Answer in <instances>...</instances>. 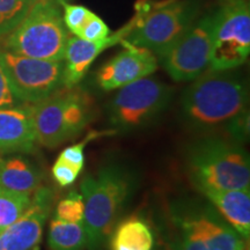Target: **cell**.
Returning a JSON list of instances; mask_svg holds the SVG:
<instances>
[{"label": "cell", "mask_w": 250, "mask_h": 250, "mask_svg": "<svg viewBox=\"0 0 250 250\" xmlns=\"http://www.w3.org/2000/svg\"><path fill=\"white\" fill-rule=\"evenodd\" d=\"M248 87L230 70H206L181 100V118L190 129L208 131L226 125L248 107Z\"/></svg>", "instance_id": "1"}, {"label": "cell", "mask_w": 250, "mask_h": 250, "mask_svg": "<svg viewBox=\"0 0 250 250\" xmlns=\"http://www.w3.org/2000/svg\"><path fill=\"white\" fill-rule=\"evenodd\" d=\"M136 182L133 171L120 164L104 166L96 175H87L83 180L87 249L102 250L133 195Z\"/></svg>", "instance_id": "2"}, {"label": "cell", "mask_w": 250, "mask_h": 250, "mask_svg": "<svg viewBox=\"0 0 250 250\" xmlns=\"http://www.w3.org/2000/svg\"><path fill=\"white\" fill-rule=\"evenodd\" d=\"M190 179L201 189H248L249 155L240 143L206 137L190 146L187 154Z\"/></svg>", "instance_id": "3"}, {"label": "cell", "mask_w": 250, "mask_h": 250, "mask_svg": "<svg viewBox=\"0 0 250 250\" xmlns=\"http://www.w3.org/2000/svg\"><path fill=\"white\" fill-rule=\"evenodd\" d=\"M54 0H35L26 17L6 36L4 48L17 55L64 61L68 30Z\"/></svg>", "instance_id": "4"}, {"label": "cell", "mask_w": 250, "mask_h": 250, "mask_svg": "<svg viewBox=\"0 0 250 250\" xmlns=\"http://www.w3.org/2000/svg\"><path fill=\"white\" fill-rule=\"evenodd\" d=\"M170 218L179 233V250H248L247 240L233 229L213 206L197 201L171 206Z\"/></svg>", "instance_id": "5"}, {"label": "cell", "mask_w": 250, "mask_h": 250, "mask_svg": "<svg viewBox=\"0 0 250 250\" xmlns=\"http://www.w3.org/2000/svg\"><path fill=\"white\" fill-rule=\"evenodd\" d=\"M36 142L55 148L78 136L93 118L92 102L74 87H62L50 98L30 104Z\"/></svg>", "instance_id": "6"}, {"label": "cell", "mask_w": 250, "mask_h": 250, "mask_svg": "<svg viewBox=\"0 0 250 250\" xmlns=\"http://www.w3.org/2000/svg\"><path fill=\"white\" fill-rule=\"evenodd\" d=\"M140 17L125 41L156 56L165 54L179 41L197 19L198 9L191 1L173 0L158 7H137Z\"/></svg>", "instance_id": "7"}, {"label": "cell", "mask_w": 250, "mask_h": 250, "mask_svg": "<svg viewBox=\"0 0 250 250\" xmlns=\"http://www.w3.org/2000/svg\"><path fill=\"white\" fill-rule=\"evenodd\" d=\"M173 89L154 78H142L121 87L109 107V120L117 131L129 132L155 122L169 104Z\"/></svg>", "instance_id": "8"}, {"label": "cell", "mask_w": 250, "mask_h": 250, "mask_svg": "<svg viewBox=\"0 0 250 250\" xmlns=\"http://www.w3.org/2000/svg\"><path fill=\"white\" fill-rule=\"evenodd\" d=\"M0 64L11 88L22 103H37L64 87V61H44L0 48Z\"/></svg>", "instance_id": "9"}, {"label": "cell", "mask_w": 250, "mask_h": 250, "mask_svg": "<svg viewBox=\"0 0 250 250\" xmlns=\"http://www.w3.org/2000/svg\"><path fill=\"white\" fill-rule=\"evenodd\" d=\"M210 68L239 67L250 52V7L248 0H225L215 12Z\"/></svg>", "instance_id": "10"}, {"label": "cell", "mask_w": 250, "mask_h": 250, "mask_svg": "<svg viewBox=\"0 0 250 250\" xmlns=\"http://www.w3.org/2000/svg\"><path fill=\"white\" fill-rule=\"evenodd\" d=\"M215 14L196 19L187 33L159 56L162 66L175 81H191L210 67Z\"/></svg>", "instance_id": "11"}, {"label": "cell", "mask_w": 250, "mask_h": 250, "mask_svg": "<svg viewBox=\"0 0 250 250\" xmlns=\"http://www.w3.org/2000/svg\"><path fill=\"white\" fill-rule=\"evenodd\" d=\"M125 48L100 68L96 74L99 86L104 90L120 89L133 81L151 76L158 68V58L149 50L130 44L123 40Z\"/></svg>", "instance_id": "12"}, {"label": "cell", "mask_w": 250, "mask_h": 250, "mask_svg": "<svg viewBox=\"0 0 250 250\" xmlns=\"http://www.w3.org/2000/svg\"><path fill=\"white\" fill-rule=\"evenodd\" d=\"M52 199L54 196L48 188L41 187L33 193L27 211L1 233L4 250H40Z\"/></svg>", "instance_id": "13"}, {"label": "cell", "mask_w": 250, "mask_h": 250, "mask_svg": "<svg viewBox=\"0 0 250 250\" xmlns=\"http://www.w3.org/2000/svg\"><path fill=\"white\" fill-rule=\"evenodd\" d=\"M140 17L139 11L123 28L117 33L99 41H86L80 37H68L66 50H65V72H64V87L71 88L76 87L86 76L87 71L93 64V62L101 55L104 50L117 44L125 40L133 30Z\"/></svg>", "instance_id": "14"}, {"label": "cell", "mask_w": 250, "mask_h": 250, "mask_svg": "<svg viewBox=\"0 0 250 250\" xmlns=\"http://www.w3.org/2000/svg\"><path fill=\"white\" fill-rule=\"evenodd\" d=\"M36 146L29 103L0 108V153H31Z\"/></svg>", "instance_id": "15"}, {"label": "cell", "mask_w": 250, "mask_h": 250, "mask_svg": "<svg viewBox=\"0 0 250 250\" xmlns=\"http://www.w3.org/2000/svg\"><path fill=\"white\" fill-rule=\"evenodd\" d=\"M212 206L233 229L248 241L250 235V190L201 189Z\"/></svg>", "instance_id": "16"}, {"label": "cell", "mask_w": 250, "mask_h": 250, "mask_svg": "<svg viewBox=\"0 0 250 250\" xmlns=\"http://www.w3.org/2000/svg\"><path fill=\"white\" fill-rule=\"evenodd\" d=\"M43 180L40 168L23 155L0 158V189L33 195Z\"/></svg>", "instance_id": "17"}, {"label": "cell", "mask_w": 250, "mask_h": 250, "mask_svg": "<svg viewBox=\"0 0 250 250\" xmlns=\"http://www.w3.org/2000/svg\"><path fill=\"white\" fill-rule=\"evenodd\" d=\"M110 250H153L154 234L149 225L137 215L118 223L109 237Z\"/></svg>", "instance_id": "18"}, {"label": "cell", "mask_w": 250, "mask_h": 250, "mask_svg": "<svg viewBox=\"0 0 250 250\" xmlns=\"http://www.w3.org/2000/svg\"><path fill=\"white\" fill-rule=\"evenodd\" d=\"M48 245L51 250H85L87 234L83 223H67L54 218L50 223Z\"/></svg>", "instance_id": "19"}, {"label": "cell", "mask_w": 250, "mask_h": 250, "mask_svg": "<svg viewBox=\"0 0 250 250\" xmlns=\"http://www.w3.org/2000/svg\"><path fill=\"white\" fill-rule=\"evenodd\" d=\"M31 196L0 189V233L13 225L30 206Z\"/></svg>", "instance_id": "20"}, {"label": "cell", "mask_w": 250, "mask_h": 250, "mask_svg": "<svg viewBox=\"0 0 250 250\" xmlns=\"http://www.w3.org/2000/svg\"><path fill=\"white\" fill-rule=\"evenodd\" d=\"M34 1L0 0V37L7 36L22 21Z\"/></svg>", "instance_id": "21"}, {"label": "cell", "mask_w": 250, "mask_h": 250, "mask_svg": "<svg viewBox=\"0 0 250 250\" xmlns=\"http://www.w3.org/2000/svg\"><path fill=\"white\" fill-rule=\"evenodd\" d=\"M55 218L67 223H83L85 218V204L83 195L78 191H72L58 203L56 208Z\"/></svg>", "instance_id": "22"}, {"label": "cell", "mask_w": 250, "mask_h": 250, "mask_svg": "<svg viewBox=\"0 0 250 250\" xmlns=\"http://www.w3.org/2000/svg\"><path fill=\"white\" fill-rule=\"evenodd\" d=\"M116 132V130L112 131H103V132H89L86 136V138L83 140V142L74 144V145L68 146L62 151L61 154H59L58 158L64 160L67 164L73 166L74 168H77L78 170L81 171L83 168V165H85V147L90 140L99 138L101 136H105V134H110Z\"/></svg>", "instance_id": "23"}, {"label": "cell", "mask_w": 250, "mask_h": 250, "mask_svg": "<svg viewBox=\"0 0 250 250\" xmlns=\"http://www.w3.org/2000/svg\"><path fill=\"white\" fill-rule=\"evenodd\" d=\"M110 35V29L103 22L101 18L90 12V14L87 18V20L81 27V29L78 33L77 37L86 40V41H99L103 40Z\"/></svg>", "instance_id": "24"}, {"label": "cell", "mask_w": 250, "mask_h": 250, "mask_svg": "<svg viewBox=\"0 0 250 250\" xmlns=\"http://www.w3.org/2000/svg\"><path fill=\"white\" fill-rule=\"evenodd\" d=\"M64 23L66 26L67 30H70L74 36L78 35L81 27L83 26L85 21L90 14V11L88 8L83 7L80 5H71V4H64Z\"/></svg>", "instance_id": "25"}, {"label": "cell", "mask_w": 250, "mask_h": 250, "mask_svg": "<svg viewBox=\"0 0 250 250\" xmlns=\"http://www.w3.org/2000/svg\"><path fill=\"white\" fill-rule=\"evenodd\" d=\"M79 174L80 171L77 168H74L73 166H71L59 158L52 166V176L61 187L72 186L76 182Z\"/></svg>", "instance_id": "26"}, {"label": "cell", "mask_w": 250, "mask_h": 250, "mask_svg": "<svg viewBox=\"0 0 250 250\" xmlns=\"http://www.w3.org/2000/svg\"><path fill=\"white\" fill-rule=\"evenodd\" d=\"M228 134L234 142L243 143L249 134V114L245 110L226 124Z\"/></svg>", "instance_id": "27"}, {"label": "cell", "mask_w": 250, "mask_h": 250, "mask_svg": "<svg viewBox=\"0 0 250 250\" xmlns=\"http://www.w3.org/2000/svg\"><path fill=\"white\" fill-rule=\"evenodd\" d=\"M22 104V102L19 100L9 85L7 77L0 64V108L12 107V105Z\"/></svg>", "instance_id": "28"}, {"label": "cell", "mask_w": 250, "mask_h": 250, "mask_svg": "<svg viewBox=\"0 0 250 250\" xmlns=\"http://www.w3.org/2000/svg\"><path fill=\"white\" fill-rule=\"evenodd\" d=\"M161 250H179V249L176 248V246H175V245H174V242L171 241V242H167V243H165V245L162 246Z\"/></svg>", "instance_id": "29"}, {"label": "cell", "mask_w": 250, "mask_h": 250, "mask_svg": "<svg viewBox=\"0 0 250 250\" xmlns=\"http://www.w3.org/2000/svg\"><path fill=\"white\" fill-rule=\"evenodd\" d=\"M55 2H57L58 5H64V4H67L68 0H54Z\"/></svg>", "instance_id": "30"}, {"label": "cell", "mask_w": 250, "mask_h": 250, "mask_svg": "<svg viewBox=\"0 0 250 250\" xmlns=\"http://www.w3.org/2000/svg\"><path fill=\"white\" fill-rule=\"evenodd\" d=\"M0 250H4V243H2V237H1V233H0Z\"/></svg>", "instance_id": "31"}, {"label": "cell", "mask_w": 250, "mask_h": 250, "mask_svg": "<svg viewBox=\"0 0 250 250\" xmlns=\"http://www.w3.org/2000/svg\"><path fill=\"white\" fill-rule=\"evenodd\" d=\"M31 1H35V0H31Z\"/></svg>", "instance_id": "32"}]
</instances>
